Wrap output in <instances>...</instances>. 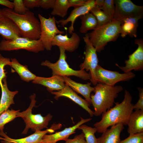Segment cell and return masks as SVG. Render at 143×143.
Returning <instances> with one entry per match:
<instances>
[{
    "label": "cell",
    "mask_w": 143,
    "mask_h": 143,
    "mask_svg": "<svg viewBox=\"0 0 143 143\" xmlns=\"http://www.w3.org/2000/svg\"><path fill=\"white\" fill-rule=\"evenodd\" d=\"M124 99L120 103L117 102L115 105L102 114L101 119L93 126L99 133H102L110 126L119 123L127 125L133 110L132 103V97L129 92L126 90Z\"/></svg>",
    "instance_id": "cell-1"
},
{
    "label": "cell",
    "mask_w": 143,
    "mask_h": 143,
    "mask_svg": "<svg viewBox=\"0 0 143 143\" xmlns=\"http://www.w3.org/2000/svg\"><path fill=\"white\" fill-rule=\"evenodd\" d=\"M94 94L91 95L94 115L100 116L113 106L118 93L123 90L121 86H110L97 83L94 87Z\"/></svg>",
    "instance_id": "cell-2"
},
{
    "label": "cell",
    "mask_w": 143,
    "mask_h": 143,
    "mask_svg": "<svg viewBox=\"0 0 143 143\" xmlns=\"http://www.w3.org/2000/svg\"><path fill=\"white\" fill-rule=\"evenodd\" d=\"M5 16L12 20L19 29L21 37L32 40L40 38V23L34 14L28 10L24 14L15 12L13 9L6 8L2 9Z\"/></svg>",
    "instance_id": "cell-3"
},
{
    "label": "cell",
    "mask_w": 143,
    "mask_h": 143,
    "mask_svg": "<svg viewBox=\"0 0 143 143\" xmlns=\"http://www.w3.org/2000/svg\"><path fill=\"white\" fill-rule=\"evenodd\" d=\"M121 24L120 21L114 19L104 25L96 27L87 33L97 52L104 50L108 42L116 40L120 35Z\"/></svg>",
    "instance_id": "cell-4"
},
{
    "label": "cell",
    "mask_w": 143,
    "mask_h": 143,
    "mask_svg": "<svg viewBox=\"0 0 143 143\" xmlns=\"http://www.w3.org/2000/svg\"><path fill=\"white\" fill-rule=\"evenodd\" d=\"M31 102L28 108L25 110L17 113V117H20L24 120L25 123V128L22 132L23 134H26L30 128L33 131H41L44 128L48 129L49 122L51 120L52 116L50 114L45 117L41 114H34L32 113V109L35 106L36 101L35 93L29 97Z\"/></svg>",
    "instance_id": "cell-5"
},
{
    "label": "cell",
    "mask_w": 143,
    "mask_h": 143,
    "mask_svg": "<svg viewBox=\"0 0 143 143\" xmlns=\"http://www.w3.org/2000/svg\"><path fill=\"white\" fill-rule=\"evenodd\" d=\"M60 52L59 60L55 63H53L46 60L41 63L42 66L47 67L52 71V75L61 77L74 76L82 80H90V75L85 70H74L70 67L67 62L65 50L61 47H59Z\"/></svg>",
    "instance_id": "cell-6"
},
{
    "label": "cell",
    "mask_w": 143,
    "mask_h": 143,
    "mask_svg": "<svg viewBox=\"0 0 143 143\" xmlns=\"http://www.w3.org/2000/svg\"><path fill=\"white\" fill-rule=\"evenodd\" d=\"M21 49L37 53L44 51L45 48L40 39L32 40L21 37L10 40L4 39L0 42L1 51H10Z\"/></svg>",
    "instance_id": "cell-7"
},
{
    "label": "cell",
    "mask_w": 143,
    "mask_h": 143,
    "mask_svg": "<svg viewBox=\"0 0 143 143\" xmlns=\"http://www.w3.org/2000/svg\"><path fill=\"white\" fill-rule=\"evenodd\" d=\"M40 23L41 33L39 39L47 51L51 50V42L55 37L59 34H64V31L59 30L56 25L54 16L47 18L40 14H38Z\"/></svg>",
    "instance_id": "cell-8"
},
{
    "label": "cell",
    "mask_w": 143,
    "mask_h": 143,
    "mask_svg": "<svg viewBox=\"0 0 143 143\" xmlns=\"http://www.w3.org/2000/svg\"><path fill=\"white\" fill-rule=\"evenodd\" d=\"M83 39L85 43V58L84 62L80 65L81 70L89 71L90 81L93 85L97 83L95 74V70L98 65L99 60L96 51L90 41L87 33L85 34Z\"/></svg>",
    "instance_id": "cell-9"
},
{
    "label": "cell",
    "mask_w": 143,
    "mask_h": 143,
    "mask_svg": "<svg viewBox=\"0 0 143 143\" xmlns=\"http://www.w3.org/2000/svg\"><path fill=\"white\" fill-rule=\"evenodd\" d=\"M95 74L97 83L110 86H114L116 83L120 81H129L136 76L131 72L120 73L117 71L107 70L99 64L95 69Z\"/></svg>",
    "instance_id": "cell-10"
},
{
    "label": "cell",
    "mask_w": 143,
    "mask_h": 143,
    "mask_svg": "<svg viewBox=\"0 0 143 143\" xmlns=\"http://www.w3.org/2000/svg\"><path fill=\"white\" fill-rule=\"evenodd\" d=\"M114 19L120 23L127 18L143 16V6L136 5L130 0H115Z\"/></svg>",
    "instance_id": "cell-11"
},
{
    "label": "cell",
    "mask_w": 143,
    "mask_h": 143,
    "mask_svg": "<svg viewBox=\"0 0 143 143\" xmlns=\"http://www.w3.org/2000/svg\"><path fill=\"white\" fill-rule=\"evenodd\" d=\"M135 43L138 45L137 49L128 56V59L125 61V66H120L117 64L115 65L124 73L132 70L141 71L143 69V41L141 38L136 39Z\"/></svg>",
    "instance_id": "cell-12"
},
{
    "label": "cell",
    "mask_w": 143,
    "mask_h": 143,
    "mask_svg": "<svg viewBox=\"0 0 143 143\" xmlns=\"http://www.w3.org/2000/svg\"><path fill=\"white\" fill-rule=\"evenodd\" d=\"M62 127L60 123H53L51 127L43 131H37L33 134L26 137L18 139H14L8 137L3 132H0V135L3 137H0L3 143H41L43 136L47 133H52Z\"/></svg>",
    "instance_id": "cell-13"
},
{
    "label": "cell",
    "mask_w": 143,
    "mask_h": 143,
    "mask_svg": "<svg viewBox=\"0 0 143 143\" xmlns=\"http://www.w3.org/2000/svg\"><path fill=\"white\" fill-rule=\"evenodd\" d=\"M51 93L55 95L54 98L57 100L61 97H67L78 105L86 111L91 117L94 115V112L89 108L90 105L85 100L78 96L68 85L65 84V87L62 89L57 91H53Z\"/></svg>",
    "instance_id": "cell-14"
},
{
    "label": "cell",
    "mask_w": 143,
    "mask_h": 143,
    "mask_svg": "<svg viewBox=\"0 0 143 143\" xmlns=\"http://www.w3.org/2000/svg\"><path fill=\"white\" fill-rule=\"evenodd\" d=\"M95 6V0H87L84 5L74 8L67 19L56 21V22L58 24H60L62 26H64L68 22H71V25L68 29V32L72 34L74 31V24L77 18L90 12Z\"/></svg>",
    "instance_id": "cell-15"
},
{
    "label": "cell",
    "mask_w": 143,
    "mask_h": 143,
    "mask_svg": "<svg viewBox=\"0 0 143 143\" xmlns=\"http://www.w3.org/2000/svg\"><path fill=\"white\" fill-rule=\"evenodd\" d=\"M80 118L81 120L72 127L65 128L63 130L56 132L54 134L44 135L42 137L41 143H56L60 140L65 141L68 138L70 135L75 132L76 130L80 126L92 119L91 118L84 119L81 117Z\"/></svg>",
    "instance_id": "cell-16"
},
{
    "label": "cell",
    "mask_w": 143,
    "mask_h": 143,
    "mask_svg": "<svg viewBox=\"0 0 143 143\" xmlns=\"http://www.w3.org/2000/svg\"><path fill=\"white\" fill-rule=\"evenodd\" d=\"M80 42V38L78 34L73 32L71 37H68L66 33L64 35L59 34L56 35L51 42L52 46H57L61 47L65 51L73 52L78 47Z\"/></svg>",
    "instance_id": "cell-17"
},
{
    "label": "cell",
    "mask_w": 143,
    "mask_h": 143,
    "mask_svg": "<svg viewBox=\"0 0 143 143\" xmlns=\"http://www.w3.org/2000/svg\"><path fill=\"white\" fill-rule=\"evenodd\" d=\"M0 34L7 40L21 37L17 25L12 20L5 16L0 19Z\"/></svg>",
    "instance_id": "cell-18"
},
{
    "label": "cell",
    "mask_w": 143,
    "mask_h": 143,
    "mask_svg": "<svg viewBox=\"0 0 143 143\" xmlns=\"http://www.w3.org/2000/svg\"><path fill=\"white\" fill-rule=\"evenodd\" d=\"M32 82L46 87L47 90L51 93L54 91H58L62 89L65 85L62 77L58 75H52L48 78L37 76Z\"/></svg>",
    "instance_id": "cell-19"
},
{
    "label": "cell",
    "mask_w": 143,
    "mask_h": 143,
    "mask_svg": "<svg viewBox=\"0 0 143 143\" xmlns=\"http://www.w3.org/2000/svg\"><path fill=\"white\" fill-rule=\"evenodd\" d=\"M62 77L65 84L73 90L82 95L89 104H91V93L94 91V88L91 86V82L86 84H82L77 82L68 77Z\"/></svg>",
    "instance_id": "cell-20"
},
{
    "label": "cell",
    "mask_w": 143,
    "mask_h": 143,
    "mask_svg": "<svg viewBox=\"0 0 143 143\" xmlns=\"http://www.w3.org/2000/svg\"><path fill=\"white\" fill-rule=\"evenodd\" d=\"M124 128V125L122 123L111 126L97 138V143H119L121 141L120 134Z\"/></svg>",
    "instance_id": "cell-21"
},
{
    "label": "cell",
    "mask_w": 143,
    "mask_h": 143,
    "mask_svg": "<svg viewBox=\"0 0 143 143\" xmlns=\"http://www.w3.org/2000/svg\"><path fill=\"white\" fill-rule=\"evenodd\" d=\"M143 16L128 17L125 19L121 22L120 34L124 38L127 35L131 37H136L138 21L142 19Z\"/></svg>",
    "instance_id": "cell-22"
},
{
    "label": "cell",
    "mask_w": 143,
    "mask_h": 143,
    "mask_svg": "<svg viewBox=\"0 0 143 143\" xmlns=\"http://www.w3.org/2000/svg\"><path fill=\"white\" fill-rule=\"evenodd\" d=\"M129 135L143 132V110H135L130 116L127 125Z\"/></svg>",
    "instance_id": "cell-23"
},
{
    "label": "cell",
    "mask_w": 143,
    "mask_h": 143,
    "mask_svg": "<svg viewBox=\"0 0 143 143\" xmlns=\"http://www.w3.org/2000/svg\"><path fill=\"white\" fill-rule=\"evenodd\" d=\"M3 87L1 89L2 95L0 101V115L4 111L8 109L10 106L15 104L14 100L15 95L18 93L17 91H12L8 89L6 77L2 81Z\"/></svg>",
    "instance_id": "cell-24"
},
{
    "label": "cell",
    "mask_w": 143,
    "mask_h": 143,
    "mask_svg": "<svg viewBox=\"0 0 143 143\" xmlns=\"http://www.w3.org/2000/svg\"><path fill=\"white\" fill-rule=\"evenodd\" d=\"M11 66L15 69L23 81L29 82L33 80L37 76L29 70L27 65L21 64L16 59H11Z\"/></svg>",
    "instance_id": "cell-25"
},
{
    "label": "cell",
    "mask_w": 143,
    "mask_h": 143,
    "mask_svg": "<svg viewBox=\"0 0 143 143\" xmlns=\"http://www.w3.org/2000/svg\"><path fill=\"white\" fill-rule=\"evenodd\" d=\"M81 25L80 32L81 33H87L88 31L94 30L97 26V23L95 16L90 12L80 16Z\"/></svg>",
    "instance_id": "cell-26"
},
{
    "label": "cell",
    "mask_w": 143,
    "mask_h": 143,
    "mask_svg": "<svg viewBox=\"0 0 143 143\" xmlns=\"http://www.w3.org/2000/svg\"><path fill=\"white\" fill-rule=\"evenodd\" d=\"M71 7L68 0H56L51 14L64 17L67 14L68 9Z\"/></svg>",
    "instance_id": "cell-27"
},
{
    "label": "cell",
    "mask_w": 143,
    "mask_h": 143,
    "mask_svg": "<svg viewBox=\"0 0 143 143\" xmlns=\"http://www.w3.org/2000/svg\"><path fill=\"white\" fill-rule=\"evenodd\" d=\"M90 12L96 17L97 23V27L104 25L111 21L108 15L96 5L91 9Z\"/></svg>",
    "instance_id": "cell-28"
},
{
    "label": "cell",
    "mask_w": 143,
    "mask_h": 143,
    "mask_svg": "<svg viewBox=\"0 0 143 143\" xmlns=\"http://www.w3.org/2000/svg\"><path fill=\"white\" fill-rule=\"evenodd\" d=\"M78 129L82 131L85 136L86 143H97V138L95 134L97 132L96 128L88 126L85 125H82Z\"/></svg>",
    "instance_id": "cell-29"
},
{
    "label": "cell",
    "mask_w": 143,
    "mask_h": 143,
    "mask_svg": "<svg viewBox=\"0 0 143 143\" xmlns=\"http://www.w3.org/2000/svg\"><path fill=\"white\" fill-rule=\"evenodd\" d=\"M20 111V110L8 109L1 114L0 115V132H3L4 126L5 124L17 117V113Z\"/></svg>",
    "instance_id": "cell-30"
},
{
    "label": "cell",
    "mask_w": 143,
    "mask_h": 143,
    "mask_svg": "<svg viewBox=\"0 0 143 143\" xmlns=\"http://www.w3.org/2000/svg\"><path fill=\"white\" fill-rule=\"evenodd\" d=\"M100 9L109 16L111 21L114 20L115 5L113 0H104Z\"/></svg>",
    "instance_id": "cell-31"
},
{
    "label": "cell",
    "mask_w": 143,
    "mask_h": 143,
    "mask_svg": "<svg viewBox=\"0 0 143 143\" xmlns=\"http://www.w3.org/2000/svg\"><path fill=\"white\" fill-rule=\"evenodd\" d=\"M11 62L9 58L5 57L0 54V86L1 89L3 87V80L6 77L4 67L6 65L11 66Z\"/></svg>",
    "instance_id": "cell-32"
},
{
    "label": "cell",
    "mask_w": 143,
    "mask_h": 143,
    "mask_svg": "<svg viewBox=\"0 0 143 143\" xmlns=\"http://www.w3.org/2000/svg\"><path fill=\"white\" fill-rule=\"evenodd\" d=\"M119 143H143V132L129 135Z\"/></svg>",
    "instance_id": "cell-33"
},
{
    "label": "cell",
    "mask_w": 143,
    "mask_h": 143,
    "mask_svg": "<svg viewBox=\"0 0 143 143\" xmlns=\"http://www.w3.org/2000/svg\"><path fill=\"white\" fill-rule=\"evenodd\" d=\"M14 8L13 10L15 13L19 14H24L29 10L25 6L23 0H14L13 2Z\"/></svg>",
    "instance_id": "cell-34"
},
{
    "label": "cell",
    "mask_w": 143,
    "mask_h": 143,
    "mask_svg": "<svg viewBox=\"0 0 143 143\" xmlns=\"http://www.w3.org/2000/svg\"><path fill=\"white\" fill-rule=\"evenodd\" d=\"M139 99L137 102L133 105V109L135 110H143V89L138 87Z\"/></svg>",
    "instance_id": "cell-35"
},
{
    "label": "cell",
    "mask_w": 143,
    "mask_h": 143,
    "mask_svg": "<svg viewBox=\"0 0 143 143\" xmlns=\"http://www.w3.org/2000/svg\"><path fill=\"white\" fill-rule=\"evenodd\" d=\"M65 143H86L84 135L83 133L76 135L73 139H68L65 141Z\"/></svg>",
    "instance_id": "cell-36"
},
{
    "label": "cell",
    "mask_w": 143,
    "mask_h": 143,
    "mask_svg": "<svg viewBox=\"0 0 143 143\" xmlns=\"http://www.w3.org/2000/svg\"><path fill=\"white\" fill-rule=\"evenodd\" d=\"M23 2L28 9L40 7V0H24Z\"/></svg>",
    "instance_id": "cell-37"
},
{
    "label": "cell",
    "mask_w": 143,
    "mask_h": 143,
    "mask_svg": "<svg viewBox=\"0 0 143 143\" xmlns=\"http://www.w3.org/2000/svg\"><path fill=\"white\" fill-rule=\"evenodd\" d=\"M56 0H40V7L48 9L52 8L54 6Z\"/></svg>",
    "instance_id": "cell-38"
},
{
    "label": "cell",
    "mask_w": 143,
    "mask_h": 143,
    "mask_svg": "<svg viewBox=\"0 0 143 143\" xmlns=\"http://www.w3.org/2000/svg\"><path fill=\"white\" fill-rule=\"evenodd\" d=\"M71 7L74 8L84 5L87 0H68Z\"/></svg>",
    "instance_id": "cell-39"
},
{
    "label": "cell",
    "mask_w": 143,
    "mask_h": 143,
    "mask_svg": "<svg viewBox=\"0 0 143 143\" xmlns=\"http://www.w3.org/2000/svg\"><path fill=\"white\" fill-rule=\"evenodd\" d=\"M0 5L4 6L7 8L13 9L14 5L13 2L7 0H0Z\"/></svg>",
    "instance_id": "cell-40"
},
{
    "label": "cell",
    "mask_w": 143,
    "mask_h": 143,
    "mask_svg": "<svg viewBox=\"0 0 143 143\" xmlns=\"http://www.w3.org/2000/svg\"><path fill=\"white\" fill-rule=\"evenodd\" d=\"M104 0H95V5L97 6L100 8H101L104 3Z\"/></svg>",
    "instance_id": "cell-41"
},
{
    "label": "cell",
    "mask_w": 143,
    "mask_h": 143,
    "mask_svg": "<svg viewBox=\"0 0 143 143\" xmlns=\"http://www.w3.org/2000/svg\"><path fill=\"white\" fill-rule=\"evenodd\" d=\"M5 16L2 11V9H0V19H2Z\"/></svg>",
    "instance_id": "cell-42"
},
{
    "label": "cell",
    "mask_w": 143,
    "mask_h": 143,
    "mask_svg": "<svg viewBox=\"0 0 143 143\" xmlns=\"http://www.w3.org/2000/svg\"></svg>",
    "instance_id": "cell-43"
}]
</instances>
